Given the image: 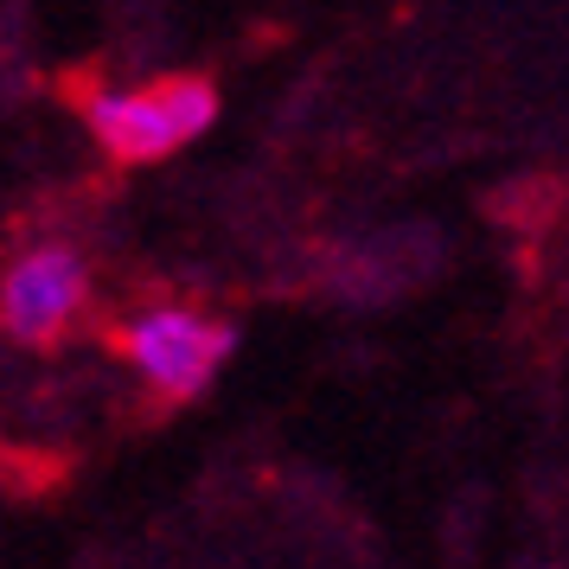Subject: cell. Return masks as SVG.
Returning <instances> with one entry per match:
<instances>
[{"mask_svg": "<svg viewBox=\"0 0 569 569\" xmlns=\"http://www.w3.org/2000/svg\"><path fill=\"white\" fill-rule=\"evenodd\" d=\"M83 122L103 141L109 160L148 167V160H167L173 148L199 141L218 122V90L206 78H160L148 90H97L83 103Z\"/></svg>", "mask_w": 569, "mask_h": 569, "instance_id": "cell-1", "label": "cell"}, {"mask_svg": "<svg viewBox=\"0 0 569 569\" xmlns=\"http://www.w3.org/2000/svg\"><path fill=\"white\" fill-rule=\"evenodd\" d=\"M116 346L167 403H186V397H199L211 385L218 365L231 359L237 327L231 320H211L199 308H148L116 333Z\"/></svg>", "mask_w": 569, "mask_h": 569, "instance_id": "cell-2", "label": "cell"}, {"mask_svg": "<svg viewBox=\"0 0 569 569\" xmlns=\"http://www.w3.org/2000/svg\"><path fill=\"white\" fill-rule=\"evenodd\" d=\"M90 301V269L71 243H32L7 262L0 282V327L20 346H52Z\"/></svg>", "mask_w": 569, "mask_h": 569, "instance_id": "cell-3", "label": "cell"}]
</instances>
